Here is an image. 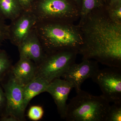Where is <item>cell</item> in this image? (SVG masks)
I'll list each match as a JSON object with an SVG mask.
<instances>
[{"instance_id":"obj_26","label":"cell","mask_w":121,"mask_h":121,"mask_svg":"<svg viewBox=\"0 0 121 121\" xmlns=\"http://www.w3.org/2000/svg\"><path fill=\"white\" fill-rule=\"evenodd\" d=\"M102 0L103 1V3H104V4H105V5L106 6V2L107 0Z\"/></svg>"},{"instance_id":"obj_6","label":"cell","mask_w":121,"mask_h":121,"mask_svg":"<svg viewBox=\"0 0 121 121\" xmlns=\"http://www.w3.org/2000/svg\"><path fill=\"white\" fill-rule=\"evenodd\" d=\"M4 90L6 105L4 114L11 115L18 121H25L24 107L23 87L13 76L11 71L0 82Z\"/></svg>"},{"instance_id":"obj_15","label":"cell","mask_w":121,"mask_h":121,"mask_svg":"<svg viewBox=\"0 0 121 121\" xmlns=\"http://www.w3.org/2000/svg\"><path fill=\"white\" fill-rule=\"evenodd\" d=\"M80 21L82 20L92 11L105 6L102 0H81Z\"/></svg>"},{"instance_id":"obj_18","label":"cell","mask_w":121,"mask_h":121,"mask_svg":"<svg viewBox=\"0 0 121 121\" xmlns=\"http://www.w3.org/2000/svg\"><path fill=\"white\" fill-rule=\"evenodd\" d=\"M108 15L114 22L121 23V3L111 6H106Z\"/></svg>"},{"instance_id":"obj_17","label":"cell","mask_w":121,"mask_h":121,"mask_svg":"<svg viewBox=\"0 0 121 121\" xmlns=\"http://www.w3.org/2000/svg\"><path fill=\"white\" fill-rule=\"evenodd\" d=\"M121 121V102L113 103L110 106L106 121Z\"/></svg>"},{"instance_id":"obj_8","label":"cell","mask_w":121,"mask_h":121,"mask_svg":"<svg viewBox=\"0 0 121 121\" xmlns=\"http://www.w3.org/2000/svg\"><path fill=\"white\" fill-rule=\"evenodd\" d=\"M82 60L80 63L73 64L61 77L71 83L76 92L81 89L85 80L91 78L99 69L97 61L88 59Z\"/></svg>"},{"instance_id":"obj_14","label":"cell","mask_w":121,"mask_h":121,"mask_svg":"<svg viewBox=\"0 0 121 121\" xmlns=\"http://www.w3.org/2000/svg\"><path fill=\"white\" fill-rule=\"evenodd\" d=\"M23 11L17 0H0V18L2 19L12 21Z\"/></svg>"},{"instance_id":"obj_9","label":"cell","mask_w":121,"mask_h":121,"mask_svg":"<svg viewBox=\"0 0 121 121\" xmlns=\"http://www.w3.org/2000/svg\"><path fill=\"white\" fill-rule=\"evenodd\" d=\"M11 21L9 40L17 47L35 28L37 20L31 11H23L19 16Z\"/></svg>"},{"instance_id":"obj_20","label":"cell","mask_w":121,"mask_h":121,"mask_svg":"<svg viewBox=\"0 0 121 121\" xmlns=\"http://www.w3.org/2000/svg\"><path fill=\"white\" fill-rule=\"evenodd\" d=\"M9 38V25L5 23L4 20L0 18V48L3 42Z\"/></svg>"},{"instance_id":"obj_11","label":"cell","mask_w":121,"mask_h":121,"mask_svg":"<svg viewBox=\"0 0 121 121\" xmlns=\"http://www.w3.org/2000/svg\"><path fill=\"white\" fill-rule=\"evenodd\" d=\"M73 86L71 83L60 78L49 83L46 92L50 94L54 99L60 117L65 119L67 109V101L69 93Z\"/></svg>"},{"instance_id":"obj_16","label":"cell","mask_w":121,"mask_h":121,"mask_svg":"<svg viewBox=\"0 0 121 121\" xmlns=\"http://www.w3.org/2000/svg\"><path fill=\"white\" fill-rule=\"evenodd\" d=\"M12 67V61L7 52L0 48V82L10 73Z\"/></svg>"},{"instance_id":"obj_19","label":"cell","mask_w":121,"mask_h":121,"mask_svg":"<svg viewBox=\"0 0 121 121\" xmlns=\"http://www.w3.org/2000/svg\"><path fill=\"white\" fill-rule=\"evenodd\" d=\"M44 111L42 107L40 106H32L29 110L27 116L30 120L38 121L43 118Z\"/></svg>"},{"instance_id":"obj_4","label":"cell","mask_w":121,"mask_h":121,"mask_svg":"<svg viewBox=\"0 0 121 121\" xmlns=\"http://www.w3.org/2000/svg\"><path fill=\"white\" fill-rule=\"evenodd\" d=\"M71 0H35L30 11L36 17L37 22L74 23L80 18V8Z\"/></svg>"},{"instance_id":"obj_3","label":"cell","mask_w":121,"mask_h":121,"mask_svg":"<svg viewBox=\"0 0 121 121\" xmlns=\"http://www.w3.org/2000/svg\"><path fill=\"white\" fill-rule=\"evenodd\" d=\"M67 104L68 121H106L110 102L101 95L95 96L80 89Z\"/></svg>"},{"instance_id":"obj_23","label":"cell","mask_w":121,"mask_h":121,"mask_svg":"<svg viewBox=\"0 0 121 121\" xmlns=\"http://www.w3.org/2000/svg\"><path fill=\"white\" fill-rule=\"evenodd\" d=\"M0 121H18L16 118L11 115L1 117Z\"/></svg>"},{"instance_id":"obj_13","label":"cell","mask_w":121,"mask_h":121,"mask_svg":"<svg viewBox=\"0 0 121 121\" xmlns=\"http://www.w3.org/2000/svg\"><path fill=\"white\" fill-rule=\"evenodd\" d=\"M49 83L43 78L36 76L23 87L24 107L26 110L32 99L35 96L46 92Z\"/></svg>"},{"instance_id":"obj_21","label":"cell","mask_w":121,"mask_h":121,"mask_svg":"<svg viewBox=\"0 0 121 121\" xmlns=\"http://www.w3.org/2000/svg\"><path fill=\"white\" fill-rule=\"evenodd\" d=\"M6 105V99L4 91L0 86V111L1 116L4 114Z\"/></svg>"},{"instance_id":"obj_7","label":"cell","mask_w":121,"mask_h":121,"mask_svg":"<svg viewBox=\"0 0 121 121\" xmlns=\"http://www.w3.org/2000/svg\"><path fill=\"white\" fill-rule=\"evenodd\" d=\"M91 79L99 86L102 95L107 101L113 103L121 102V68L99 69Z\"/></svg>"},{"instance_id":"obj_12","label":"cell","mask_w":121,"mask_h":121,"mask_svg":"<svg viewBox=\"0 0 121 121\" xmlns=\"http://www.w3.org/2000/svg\"><path fill=\"white\" fill-rule=\"evenodd\" d=\"M37 70L38 66L32 60L20 57L18 62L13 66L11 72L14 78L24 86L36 76Z\"/></svg>"},{"instance_id":"obj_25","label":"cell","mask_w":121,"mask_h":121,"mask_svg":"<svg viewBox=\"0 0 121 121\" xmlns=\"http://www.w3.org/2000/svg\"><path fill=\"white\" fill-rule=\"evenodd\" d=\"M80 7L81 9V4H80V2H81V0H73Z\"/></svg>"},{"instance_id":"obj_1","label":"cell","mask_w":121,"mask_h":121,"mask_svg":"<svg viewBox=\"0 0 121 121\" xmlns=\"http://www.w3.org/2000/svg\"><path fill=\"white\" fill-rule=\"evenodd\" d=\"M78 25L83 41L78 54L82 60L121 68V23L110 19L105 6L93 10Z\"/></svg>"},{"instance_id":"obj_24","label":"cell","mask_w":121,"mask_h":121,"mask_svg":"<svg viewBox=\"0 0 121 121\" xmlns=\"http://www.w3.org/2000/svg\"><path fill=\"white\" fill-rule=\"evenodd\" d=\"M121 3V0H110L107 7H111Z\"/></svg>"},{"instance_id":"obj_5","label":"cell","mask_w":121,"mask_h":121,"mask_svg":"<svg viewBox=\"0 0 121 121\" xmlns=\"http://www.w3.org/2000/svg\"><path fill=\"white\" fill-rule=\"evenodd\" d=\"M78 54L77 52L70 50L46 54L38 66L36 76L41 77L48 83L60 78L75 63Z\"/></svg>"},{"instance_id":"obj_2","label":"cell","mask_w":121,"mask_h":121,"mask_svg":"<svg viewBox=\"0 0 121 121\" xmlns=\"http://www.w3.org/2000/svg\"><path fill=\"white\" fill-rule=\"evenodd\" d=\"M35 30L46 54L70 50L78 54L83 43L78 25L63 22H38Z\"/></svg>"},{"instance_id":"obj_10","label":"cell","mask_w":121,"mask_h":121,"mask_svg":"<svg viewBox=\"0 0 121 121\" xmlns=\"http://www.w3.org/2000/svg\"><path fill=\"white\" fill-rule=\"evenodd\" d=\"M20 57L32 60L39 66L46 55L43 45L34 28L17 46Z\"/></svg>"},{"instance_id":"obj_22","label":"cell","mask_w":121,"mask_h":121,"mask_svg":"<svg viewBox=\"0 0 121 121\" xmlns=\"http://www.w3.org/2000/svg\"><path fill=\"white\" fill-rule=\"evenodd\" d=\"M23 11H30L35 0H17Z\"/></svg>"}]
</instances>
